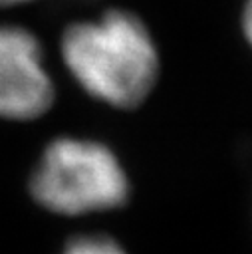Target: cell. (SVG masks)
<instances>
[{
	"label": "cell",
	"instance_id": "cell-1",
	"mask_svg": "<svg viewBox=\"0 0 252 254\" xmlns=\"http://www.w3.org/2000/svg\"><path fill=\"white\" fill-rule=\"evenodd\" d=\"M62 58L89 95L121 109L139 105L159 75V54L147 26L125 10L71 24L62 36Z\"/></svg>",
	"mask_w": 252,
	"mask_h": 254
},
{
	"label": "cell",
	"instance_id": "cell-3",
	"mask_svg": "<svg viewBox=\"0 0 252 254\" xmlns=\"http://www.w3.org/2000/svg\"><path fill=\"white\" fill-rule=\"evenodd\" d=\"M54 83L30 30L0 26V117L34 119L50 109Z\"/></svg>",
	"mask_w": 252,
	"mask_h": 254
},
{
	"label": "cell",
	"instance_id": "cell-5",
	"mask_svg": "<svg viewBox=\"0 0 252 254\" xmlns=\"http://www.w3.org/2000/svg\"><path fill=\"white\" fill-rule=\"evenodd\" d=\"M242 30L244 36L248 40V44L252 46V0L244 2V12H242Z\"/></svg>",
	"mask_w": 252,
	"mask_h": 254
},
{
	"label": "cell",
	"instance_id": "cell-2",
	"mask_svg": "<svg viewBox=\"0 0 252 254\" xmlns=\"http://www.w3.org/2000/svg\"><path fill=\"white\" fill-rule=\"evenodd\" d=\"M36 202L56 214L79 216L119 208L129 179L111 149L97 141L60 137L42 153L30 177Z\"/></svg>",
	"mask_w": 252,
	"mask_h": 254
},
{
	"label": "cell",
	"instance_id": "cell-4",
	"mask_svg": "<svg viewBox=\"0 0 252 254\" xmlns=\"http://www.w3.org/2000/svg\"><path fill=\"white\" fill-rule=\"evenodd\" d=\"M62 254H127L111 236L105 234H81L71 238Z\"/></svg>",
	"mask_w": 252,
	"mask_h": 254
},
{
	"label": "cell",
	"instance_id": "cell-6",
	"mask_svg": "<svg viewBox=\"0 0 252 254\" xmlns=\"http://www.w3.org/2000/svg\"><path fill=\"white\" fill-rule=\"evenodd\" d=\"M30 0H0V8H8V6H18V4H26Z\"/></svg>",
	"mask_w": 252,
	"mask_h": 254
}]
</instances>
